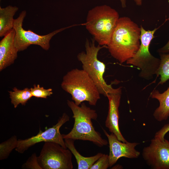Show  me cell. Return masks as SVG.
Segmentation results:
<instances>
[{
  "label": "cell",
  "instance_id": "1",
  "mask_svg": "<svg viewBox=\"0 0 169 169\" xmlns=\"http://www.w3.org/2000/svg\"><path fill=\"white\" fill-rule=\"evenodd\" d=\"M141 28L128 17H120L107 48L120 64L133 58L139 49Z\"/></svg>",
  "mask_w": 169,
  "mask_h": 169
},
{
  "label": "cell",
  "instance_id": "2",
  "mask_svg": "<svg viewBox=\"0 0 169 169\" xmlns=\"http://www.w3.org/2000/svg\"><path fill=\"white\" fill-rule=\"evenodd\" d=\"M67 103L73 112L74 123L69 132L62 134L63 138L88 141L100 147L107 145V141L102 138L101 134L95 130L91 120H96L98 117L96 110L87 106L83 102L80 106L69 100Z\"/></svg>",
  "mask_w": 169,
  "mask_h": 169
},
{
  "label": "cell",
  "instance_id": "3",
  "mask_svg": "<svg viewBox=\"0 0 169 169\" xmlns=\"http://www.w3.org/2000/svg\"><path fill=\"white\" fill-rule=\"evenodd\" d=\"M119 18L118 12L110 6H98L89 11L82 25L99 45L107 46Z\"/></svg>",
  "mask_w": 169,
  "mask_h": 169
},
{
  "label": "cell",
  "instance_id": "4",
  "mask_svg": "<svg viewBox=\"0 0 169 169\" xmlns=\"http://www.w3.org/2000/svg\"><path fill=\"white\" fill-rule=\"evenodd\" d=\"M62 88L71 96L73 101L79 105L84 101L95 106L100 99V94L95 84L83 69H73L64 76Z\"/></svg>",
  "mask_w": 169,
  "mask_h": 169
},
{
  "label": "cell",
  "instance_id": "5",
  "mask_svg": "<svg viewBox=\"0 0 169 169\" xmlns=\"http://www.w3.org/2000/svg\"><path fill=\"white\" fill-rule=\"evenodd\" d=\"M95 40L90 42L86 38L85 47V52H82L78 54L77 58L82 64V69L90 76L95 84L100 95L107 97V95L115 91L111 84H107L104 78L105 72V64L98 58V53L103 48L106 46H96Z\"/></svg>",
  "mask_w": 169,
  "mask_h": 169
},
{
  "label": "cell",
  "instance_id": "6",
  "mask_svg": "<svg viewBox=\"0 0 169 169\" xmlns=\"http://www.w3.org/2000/svg\"><path fill=\"white\" fill-rule=\"evenodd\" d=\"M140 40L141 44L139 49L132 58L126 63L137 67L141 71L139 76L146 80H150L156 74L160 64V59L152 55L149 50L151 40L154 38V34L158 28L152 30H146L141 26Z\"/></svg>",
  "mask_w": 169,
  "mask_h": 169
},
{
  "label": "cell",
  "instance_id": "7",
  "mask_svg": "<svg viewBox=\"0 0 169 169\" xmlns=\"http://www.w3.org/2000/svg\"><path fill=\"white\" fill-rule=\"evenodd\" d=\"M26 15V11H23L14 21L13 29L15 32L14 43L18 52L27 49L32 44L39 45L43 49L48 50L50 48V40L53 36L65 29L78 25L74 24L56 30L47 34L41 35L29 29L25 30L23 28V22Z\"/></svg>",
  "mask_w": 169,
  "mask_h": 169
},
{
  "label": "cell",
  "instance_id": "8",
  "mask_svg": "<svg viewBox=\"0 0 169 169\" xmlns=\"http://www.w3.org/2000/svg\"><path fill=\"white\" fill-rule=\"evenodd\" d=\"M38 161L42 169L73 168L71 151L54 142H44Z\"/></svg>",
  "mask_w": 169,
  "mask_h": 169
},
{
  "label": "cell",
  "instance_id": "9",
  "mask_svg": "<svg viewBox=\"0 0 169 169\" xmlns=\"http://www.w3.org/2000/svg\"><path fill=\"white\" fill-rule=\"evenodd\" d=\"M69 120V115L64 113L59 118L57 123L52 127L44 131L40 130L37 135L31 137L23 140L18 139L15 150L20 153H23L31 146L42 142H54L65 148H67L59 129L63 124Z\"/></svg>",
  "mask_w": 169,
  "mask_h": 169
},
{
  "label": "cell",
  "instance_id": "10",
  "mask_svg": "<svg viewBox=\"0 0 169 169\" xmlns=\"http://www.w3.org/2000/svg\"><path fill=\"white\" fill-rule=\"evenodd\" d=\"M142 156L146 164L153 169H169V141L165 139L154 138L144 147Z\"/></svg>",
  "mask_w": 169,
  "mask_h": 169
},
{
  "label": "cell",
  "instance_id": "11",
  "mask_svg": "<svg viewBox=\"0 0 169 169\" xmlns=\"http://www.w3.org/2000/svg\"><path fill=\"white\" fill-rule=\"evenodd\" d=\"M104 132L108 138L109 143V161L110 167L115 164L120 158L125 157L136 158L140 155V152L135 149L139 144L137 142H123L119 141L113 133L109 134L104 129Z\"/></svg>",
  "mask_w": 169,
  "mask_h": 169
},
{
  "label": "cell",
  "instance_id": "12",
  "mask_svg": "<svg viewBox=\"0 0 169 169\" xmlns=\"http://www.w3.org/2000/svg\"><path fill=\"white\" fill-rule=\"evenodd\" d=\"M122 87L116 88L114 92L108 93L107 97L109 100L108 112L105 121V126L109 131L114 134L120 141L126 142L127 141L122 135L119 126L120 106Z\"/></svg>",
  "mask_w": 169,
  "mask_h": 169
},
{
  "label": "cell",
  "instance_id": "13",
  "mask_svg": "<svg viewBox=\"0 0 169 169\" xmlns=\"http://www.w3.org/2000/svg\"><path fill=\"white\" fill-rule=\"evenodd\" d=\"M15 31L13 29L0 42V71L13 64L18 56L14 43Z\"/></svg>",
  "mask_w": 169,
  "mask_h": 169
},
{
  "label": "cell",
  "instance_id": "14",
  "mask_svg": "<svg viewBox=\"0 0 169 169\" xmlns=\"http://www.w3.org/2000/svg\"><path fill=\"white\" fill-rule=\"evenodd\" d=\"M150 97L157 99L159 105L156 109L153 115L158 121L166 120L169 117V87L163 93L158 90H154L150 94Z\"/></svg>",
  "mask_w": 169,
  "mask_h": 169
},
{
  "label": "cell",
  "instance_id": "15",
  "mask_svg": "<svg viewBox=\"0 0 169 169\" xmlns=\"http://www.w3.org/2000/svg\"><path fill=\"white\" fill-rule=\"evenodd\" d=\"M18 8L9 5L5 8L0 7V37L5 36L13 29V17Z\"/></svg>",
  "mask_w": 169,
  "mask_h": 169
},
{
  "label": "cell",
  "instance_id": "16",
  "mask_svg": "<svg viewBox=\"0 0 169 169\" xmlns=\"http://www.w3.org/2000/svg\"><path fill=\"white\" fill-rule=\"evenodd\" d=\"M64 140L66 147L71 151L76 159L78 169H90L93 164L103 154L99 152L93 156L84 157L81 155L76 149L74 140L66 139Z\"/></svg>",
  "mask_w": 169,
  "mask_h": 169
},
{
  "label": "cell",
  "instance_id": "17",
  "mask_svg": "<svg viewBox=\"0 0 169 169\" xmlns=\"http://www.w3.org/2000/svg\"><path fill=\"white\" fill-rule=\"evenodd\" d=\"M8 92L11 103L15 108L20 104L25 105L28 101L33 97L30 89L28 88L19 90L15 87L12 91Z\"/></svg>",
  "mask_w": 169,
  "mask_h": 169
},
{
  "label": "cell",
  "instance_id": "18",
  "mask_svg": "<svg viewBox=\"0 0 169 169\" xmlns=\"http://www.w3.org/2000/svg\"><path fill=\"white\" fill-rule=\"evenodd\" d=\"M159 54L160 64L156 75L160 77L158 84L162 85L169 79V53Z\"/></svg>",
  "mask_w": 169,
  "mask_h": 169
},
{
  "label": "cell",
  "instance_id": "19",
  "mask_svg": "<svg viewBox=\"0 0 169 169\" xmlns=\"http://www.w3.org/2000/svg\"><path fill=\"white\" fill-rule=\"evenodd\" d=\"M17 137L12 136L7 140L0 144V160L7 158L14 149L17 147L18 143Z\"/></svg>",
  "mask_w": 169,
  "mask_h": 169
},
{
  "label": "cell",
  "instance_id": "20",
  "mask_svg": "<svg viewBox=\"0 0 169 169\" xmlns=\"http://www.w3.org/2000/svg\"><path fill=\"white\" fill-rule=\"evenodd\" d=\"M33 97L37 98H46L53 94L51 88L44 89L39 84H34L33 87L30 88Z\"/></svg>",
  "mask_w": 169,
  "mask_h": 169
},
{
  "label": "cell",
  "instance_id": "21",
  "mask_svg": "<svg viewBox=\"0 0 169 169\" xmlns=\"http://www.w3.org/2000/svg\"><path fill=\"white\" fill-rule=\"evenodd\" d=\"M109 167V156L107 154H103L90 169H107Z\"/></svg>",
  "mask_w": 169,
  "mask_h": 169
},
{
  "label": "cell",
  "instance_id": "22",
  "mask_svg": "<svg viewBox=\"0 0 169 169\" xmlns=\"http://www.w3.org/2000/svg\"><path fill=\"white\" fill-rule=\"evenodd\" d=\"M23 169H42L38 161L35 153H33L22 166Z\"/></svg>",
  "mask_w": 169,
  "mask_h": 169
},
{
  "label": "cell",
  "instance_id": "23",
  "mask_svg": "<svg viewBox=\"0 0 169 169\" xmlns=\"http://www.w3.org/2000/svg\"><path fill=\"white\" fill-rule=\"evenodd\" d=\"M169 131V123L164 125L155 134L154 138L160 140H163L166 133Z\"/></svg>",
  "mask_w": 169,
  "mask_h": 169
},
{
  "label": "cell",
  "instance_id": "24",
  "mask_svg": "<svg viewBox=\"0 0 169 169\" xmlns=\"http://www.w3.org/2000/svg\"><path fill=\"white\" fill-rule=\"evenodd\" d=\"M157 52L159 54L169 53V39L165 45L157 50Z\"/></svg>",
  "mask_w": 169,
  "mask_h": 169
},
{
  "label": "cell",
  "instance_id": "25",
  "mask_svg": "<svg viewBox=\"0 0 169 169\" xmlns=\"http://www.w3.org/2000/svg\"><path fill=\"white\" fill-rule=\"evenodd\" d=\"M121 6L123 8H125L126 6V0H120Z\"/></svg>",
  "mask_w": 169,
  "mask_h": 169
},
{
  "label": "cell",
  "instance_id": "26",
  "mask_svg": "<svg viewBox=\"0 0 169 169\" xmlns=\"http://www.w3.org/2000/svg\"><path fill=\"white\" fill-rule=\"evenodd\" d=\"M136 4L138 6H141L142 4V0H134Z\"/></svg>",
  "mask_w": 169,
  "mask_h": 169
},
{
  "label": "cell",
  "instance_id": "27",
  "mask_svg": "<svg viewBox=\"0 0 169 169\" xmlns=\"http://www.w3.org/2000/svg\"></svg>",
  "mask_w": 169,
  "mask_h": 169
}]
</instances>
